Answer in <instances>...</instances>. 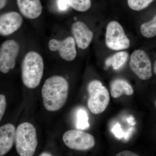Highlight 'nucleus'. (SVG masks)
<instances>
[{"label":"nucleus","mask_w":156,"mask_h":156,"mask_svg":"<svg viewBox=\"0 0 156 156\" xmlns=\"http://www.w3.org/2000/svg\"><path fill=\"white\" fill-rule=\"evenodd\" d=\"M89 117L87 112L83 109H80L77 113V128L80 129H85L89 128Z\"/></svg>","instance_id":"obj_19"},{"label":"nucleus","mask_w":156,"mask_h":156,"mask_svg":"<svg viewBox=\"0 0 156 156\" xmlns=\"http://www.w3.org/2000/svg\"><path fill=\"white\" fill-rule=\"evenodd\" d=\"M69 5L74 10L79 12H85L91 7V0H67Z\"/></svg>","instance_id":"obj_17"},{"label":"nucleus","mask_w":156,"mask_h":156,"mask_svg":"<svg viewBox=\"0 0 156 156\" xmlns=\"http://www.w3.org/2000/svg\"><path fill=\"white\" fill-rule=\"evenodd\" d=\"M6 105V97L3 94L0 95V121H2L5 112Z\"/></svg>","instance_id":"obj_20"},{"label":"nucleus","mask_w":156,"mask_h":156,"mask_svg":"<svg viewBox=\"0 0 156 156\" xmlns=\"http://www.w3.org/2000/svg\"><path fill=\"white\" fill-rule=\"evenodd\" d=\"M44 63L41 56L35 51L26 54L21 66L23 83L29 89L38 87L44 74Z\"/></svg>","instance_id":"obj_2"},{"label":"nucleus","mask_w":156,"mask_h":156,"mask_svg":"<svg viewBox=\"0 0 156 156\" xmlns=\"http://www.w3.org/2000/svg\"><path fill=\"white\" fill-rule=\"evenodd\" d=\"M17 6L23 16L35 19L41 16L43 7L40 0H17Z\"/></svg>","instance_id":"obj_13"},{"label":"nucleus","mask_w":156,"mask_h":156,"mask_svg":"<svg viewBox=\"0 0 156 156\" xmlns=\"http://www.w3.org/2000/svg\"><path fill=\"white\" fill-rule=\"evenodd\" d=\"M154 73L156 75V60L155 61L154 63Z\"/></svg>","instance_id":"obj_25"},{"label":"nucleus","mask_w":156,"mask_h":156,"mask_svg":"<svg viewBox=\"0 0 156 156\" xmlns=\"http://www.w3.org/2000/svg\"><path fill=\"white\" fill-rule=\"evenodd\" d=\"M105 44L112 50H121L128 49L130 41L125 34L122 27L116 21L108 23L105 33Z\"/></svg>","instance_id":"obj_5"},{"label":"nucleus","mask_w":156,"mask_h":156,"mask_svg":"<svg viewBox=\"0 0 156 156\" xmlns=\"http://www.w3.org/2000/svg\"><path fill=\"white\" fill-rule=\"evenodd\" d=\"M140 31L142 35L148 38L156 36V15L150 21L143 23L140 27Z\"/></svg>","instance_id":"obj_16"},{"label":"nucleus","mask_w":156,"mask_h":156,"mask_svg":"<svg viewBox=\"0 0 156 156\" xmlns=\"http://www.w3.org/2000/svg\"><path fill=\"white\" fill-rule=\"evenodd\" d=\"M20 47L14 40L3 42L0 48V71L3 73H8L15 66L16 58L19 54Z\"/></svg>","instance_id":"obj_7"},{"label":"nucleus","mask_w":156,"mask_h":156,"mask_svg":"<svg viewBox=\"0 0 156 156\" xmlns=\"http://www.w3.org/2000/svg\"><path fill=\"white\" fill-rule=\"evenodd\" d=\"M23 19L21 15L15 11L1 14L0 16V34L7 36L18 30L22 25Z\"/></svg>","instance_id":"obj_10"},{"label":"nucleus","mask_w":156,"mask_h":156,"mask_svg":"<svg viewBox=\"0 0 156 156\" xmlns=\"http://www.w3.org/2000/svg\"><path fill=\"white\" fill-rule=\"evenodd\" d=\"M128 54L126 51H121L108 57L105 62V69H107L109 66H112L115 70L120 69L127 61Z\"/></svg>","instance_id":"obj_15"},{"label":"nucleus","mask_w":156,"mask_h":156,"mask_svg":"<svg viewBox=\"0 0 156 156\" xmlns=\"http://www.w3.org/2000/svg\"><path fill=\"white\" fill-rule=\"evenodd\" d=\"M155 107L156 108V100L155 101Z\"/></svg>","instance_id":"obj_26"},{"label":"nucleus","mask_w":156,"mask_h":156,"mask_svg":"<svg viewBox=\"0 0 156 156\" xmlns=\"http://www.w3.org/2000/svg\"><path fill=\"white\" fill-rule=\"evenodd\" d=\"M89 97L87 105L93 114L102 113L106 109L110 101L109 93L100 81L94 80L88 86Z\"/></svg>","instance_id":"obj_4"},{"label":"nucleus","mask_w":156,"mask_h":156,"mask_svg":"<svg viewBox=\"0 0 156 156\" xmlns=\"http://www.w3.org/2000/svg\"><path fill=\"white\" fill-rule=\"evenodd\" d=\"M58 8L62 10H65L69 7L67 0H58L57 2Z\"/></svg>","instance_id":"obj_21"},{"label":"nucleus","mask_w":156,"mask_h":156,"mask_svg":"<svg viewBox=\"0 0 156 156\" xmlns=\"http://www.w3.org/2000/svg\"><path fill=\"white\" fill-rule=\"evenodd\" d=\"M48 47L50 51H58L61 58L66 61H73L76 56V43L73 37H66L61 41L51 39L48 43Z\"/></svg>","instance_id":"obj_9"},{"label":"nucleus","mask_w":156,"mask_h":156,"mask_svg":"<svg viewBox=\"0 0 156 156\" xmlns=\"http://www.w3.org/2000/svg\"><path fill=\"white\" fill-rule=\"evenodd\" d=\"M62 140L68 147L76 151L89 150L95 144V138L92 134L80 130L66 131L63 134Z\"/></svg>","instance_id":"obj_6"},{"label":"nucleus","mask_w":156,"mask_h":156,"mask_svg":"<svg viewBox=\"0 0 156 156\" xmlns=\"http://www.w3.org/2000/svg\"><path fill=\"white\" fill-rule=\"evenodd\" d=\"M7 0H0V9L2 10L5 8L7 3Z\"/></svg>","instance_id":"obj_23"},{"label":"nucleus","mask_w":156,"mask_h":156,"mask_svg":"<svg viewBox=\"0 0 156 156\" xmlns=\"http://www.w3.org/2000/svg\"><path fill=\"white\" fill-rule=\"evenodd\" d=\"M40 156H51L52 155L51 154L49 153L48 152H43L39 155Z\"/></svg>","instance_id":"obj_24"},{"label":"nucleus","mask_w":156,"mask_h":156,"mask_svg":"<svg viewBox=\"0 0 156 156\" xmlns=\"http://www.w3.org/2000/svg\"><path fill=\"white\" fill-rule=\"evenodd\" d=\"M38 145L36 128L29 122L20 124L16 129L15 146L20 156H32Z\"/></svg>","instance_id":"obj_3"},{"label":"nucleus","mask_w":156,"mask_h":156,"mask_svg":"<svg viewBox=\"0 0 156 156\" xmlns=\"http://www.w3.org/2000/svg\"><path fill=\"white\" fill-rule=\"evenodd\" d=\"M69 85L65 78L54 76L45 81L42 87L43 104L50 112L59 110L64 106L68 96Z\"/></svg>","instance_id":"obj_1"},{"label":"nucleus","mask_w":156,"mask_h":156,"mask_svg":"<svg viewBox=\"0 0 156 156\" xmlns=\"http://www.w3.org/2000/svg\"><path fill=\"white\" fill-rule=\"evenodd\" d=\"M16 130L13 124L8 123L0 128V156L5 155L13 147L16 139Z\"/></svg>","instance_id":"obj_12"},{"label":"nucleus","mask_w":156,"mask_h":156,"mask_svg":"<svg viewBox=\"0 0 156 156\" xmlns=\"http://www.w3.org/2000/svg\"><path fill=\"white\" fill-rule=\"evenodd\" d=\"M129 66L132 71L140 80H147L152 76L150 59L144 50H134L130 57Z\"/></svg>","instance_id":"obj_8"},{"label":"nucleus","mask_w":156,"mask_h":156,"mask_svg":"<svg viewBox=\"0 0 156 156\" xmlns=\"http://www.w3.org/2000/svg\"><path fill=\"white\" fill-rule=\"evenodd\" d=\"M117 156H138V154L129 151H124L120 152L116 154Z\"/></svg>","instance_id":"obj_22"},{"label":"nucleus","mask_w":156,"mask_h":156,"mask_svg":"<svg viewBox=\"0 0 156 156\" xmlns=\"http://www.w3.org/2000/svg\"><path fill=\"white\" fill-rule=\"evenodd\" d=\"M71 31L78 48L82 50L87 49L93 40L94 35L92 31L85 23L80 21L73 23Z\"/></svg>","instance_id":"obj_11"},{"label":"nucleus","mask_w":156,"mask_h":156,"mask_svg":"<svg viewBox=\"0 0 156 156\" xmlns=\"http://www.w3.org/2000/svg\"><path fill=\"white\" fill-rule=\"evenodd\" d=\"M154 0H128V5L132 10L140 11L146 9Z\"/></svg>","instance_id":"obj_18"},{"label":"nucleus","mask_w":156,"mask_h":156,"mask_svg":"<svg viewBox=\"0 0 156 156\" xmlns=\"http://www.w3.org/2000/svg\"><path fill=\"white\" fill-rule=\"evenodd\" d=\"M133 93L131 85L122 79H116L111 85V95L113 98H118L123 95L131 96Z\"/></svg>","instance_id":"obj_14"}]
</instances>
